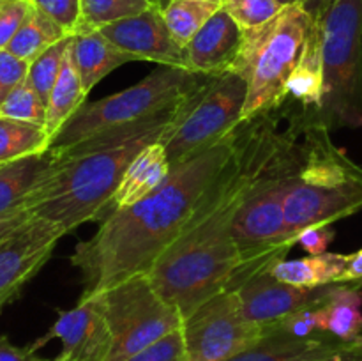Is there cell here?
Returning <instances> with one entry per match:
<instances>
[{
	"label": "cell",
	"mask_w": 362,
	"mask_h": 361,
	"mask_svg": "<svg viewBox=\"0 0 362 361\" xmlns=\"http://www.w3.org/2000/svg\"><path fill=\"white\" fill-rule=\"evenodd\" d=\"M240 124L221 140L173 165L165 183L147 198L131 207L110 211L94 236L76 244L69 260L80 271L81 296H94L151 271L186 230L233 158Z\"/></svg>",
	"instance_id": "1"
},
{
	"label": "cell",
	"mask_w": 362,
	"mask_h": 361,
	"mask_svg": "<svg viewBox=\"0 0 362 361\" xmlns=\"http://www.w3.org/2000/svg\"><path fill=\"white\" fill-rule=\"evenodd\" d=\"M257 161L251 120L240 124L233 158L223 170L179 239L147 273L166 301L189 317L200 304L235 287L240 255L232 223L250 188Z\"/></svg>",
	"instance_id": "2"
},
{
	"label": "cell",
	"mask_w": 362,
	"mask_h": 361,
	"mask_svg": "<svg viewBox=\"0 0 362 361\" xmlns=\"http://www.w3.org/2000/svg\"><path fill=\"white\" fill-rule=\"evenodd\" d=\"M180 103V101H179ZM179 103L151 117L95 133L55 154L23 207L66 232L101 222L138 152L163 140Z\"/></svg>",
	"instance_id": "3"
},
{
	"label": "cell",
	"mask_w": 362,
	"mask_h": 361,
	"mask_svg": "<svg viewBox=\"0 0 362 361\" xmlns=\"http://www.w3.org/2000/svg\"><path fill=\"white\" fill-rule=\"evenodd\" d=\"M269 115L251 119L257 161L253 179L232 223L233 241L240 255L235 285L269 269L290 250L285 244V197L296 165V140L293 130L278 131Z\"/></svg>",
	"instance_id": "4"
},
{
	"label": "cell",
	"mask_w": 362,
	"mask_h": 361,
	"mask_svg": "<svg viewBox=\"0 0 362 361\" xmlns=\"http://www.w3.org/2000/svg\"><path fill=\"white\" fill-rule=\"evenodd\" d=\"M331 131L303 119L293 131L296 165L285 197L286 248L311 227L332 223L362 209V166L332 144Z\"/></svg>",
	"instance_id": "5"
},
{
	"label": "cell",
	"mask_w": 362,
	"mask_h": 361,
	"mask_svg": "<svg viewBox=\"0 0 362 361\" xmlns=\"http://www.w3.org/2000/svg\"><path fill=\"white\" fill-rule=\"evenodd\" d=\"M322 45L324 91L308 122L334 131L362 126V0H313Z\"/></svg>",
	"instance_id": "6"
},
{
	"label": "cell",
	"mask_w": 362,
	"mask_h": 361,
	"mask_svg": "<svg viewBox=\"0 0 362 361\" xmlns=\"http://www.w3.org/2000/svg\"><path fill=\"white\" fill-rule=\"evenodd\" d=\"M313 11L304 4L286 6L264 25L244 30L232 69L247 84L244 120L267 115L288 99L286 85L313 27Z\"/></svg>",
	"instance_id": "7"
},
{
	"label": "cell",
	"mask_w": 362,
	"mask_h": 361,
	"mask_svg": "<svg viewBox=\"0 0 362 361\" xmlns=\"http://www.w3.org/2000/svg\"><path fill=\"white\" fill-rule=\"evenodd\" d=\"M247 84L235 71L204 74L180 99L163 134L170 165H177L200 149L221 140L243 122Z\"/></svg>",
	"instance_id": "8"
},
{
	"label": "cell",
	"mask_w": 362,
	"mask_h": 361,
	"mask_svg": "<svg viewBox=\"0 0 362 361\" xmlns=\"http://www.w3.org/2000/svg\"><path fill=\"white\" fill-rule=\"evenodd\" d=\"M204 74L191 73L179 67L159 66L151 74L113 96L85 103L53 138L49 149L64 151L95 133L136 122L168 106L177 105Z\"/></svg>",
	"instance_id": "9"
},
{
	"label": "cell",
	"mask_w": 362,
	"mask_h": 361,
	"mask_svg": "<svg viewBox=\"0 0 362 361\" xmlns=\"http://www.w3.org/2000/svg\"><path fill=\"white\" fill-rule=\"evenodd\" d=\"M113 335L110 361H119L182 329L184 319L148 275H134L98 292Z\"/></svg>",
	"instance_id": "10"
},
{
	"label": "cell",
	"mask_w": 362,
	"mask_h": 361,
	"mask_svg": "<svg viewBox=\"0 0 362 361\" xmlns=\"http://www.w3.org/2000/svg\"><path fill=\"white\" fill-rule=\"evenodd\" d=\"M267 333L244 317L232 289L223 290L184 319V361H228Z\"/></svg>",
	"instance_id": "11"
},
{
	"label": "cell",
	"mask_w": 362,
	"mask_h": 361,
	"mask_svg": "<svg viewBox=\"0 0 362 361\" xmlns=\"http://www.w3.org/2000/svg\"><path fill=\"white\" fill-rule=\"evenodd\" d=\"M53 338L62 342L53 361H110L113 335L101 296H81L76 306L57 311V321L45 336L32 343V350L37 353Z\"/></svg>",
	"instance_id": "12"
},
{
	"label": "cell",
	"mask_w": 362,
	"mask_h": 361,
	"mask_svg": "<svg viewBox=\"0 0 362 361\" xmlns=\"http://www.w3.org/2000/svg\"><path fill=\"white\" fill-rule=\"evenodd\" d=\"M66 230L32 214L0 243V297H14L48 262Z\"/></svg>",
	"instance_id": "13"
},
{
	"label": "cell",
	"mask_w": 362,
	"mask_h": 361,
	"mask_svg": "<svg viewBox=\"0 0 362 361\" xmlns=\"http://www.w3.org/2000/svg\"><path fill=\"white\" fill-rule=\"evenodd\" d=\"M332 287L334 283L317 289H300L274 278L264 269L247 276L232 290L239 299L244 317L269 328L306 308L320 306L329 297Z\"/></svg>",
	"instance_id": "14"
},
{
	"label": "cell",
	"mask_w": 362,
	"mask_h": 361,
	"mask_svg": "<svg viewBox=\"0 0 362 361\" xmlns=\"http://www.w3.org/2000/svg\"><path fill=\"white\" fill-rule=\"evenodd\" d=\"M99 32L122 52L134 57V60H148L159 66L187 69L186 50L170 32L161 7L151 6L144 13L99 28Z\"/></svg>",
	"instance_id": "15"
},
{
	"label": "cell",
	"mask_w": 362,
	"mask_h": 361,
	"mask_svg": "<svg viewBox=\"0 0 362 361\" xmlns=\"http://www.w3.org/2000/svg\"><path fill=\"white\" fill-rule=\"evenodd\" d=\"M243 28L221 7L184 48L187 71L198 74L230 71L243 45Z\"/></svg>",
	"instance_id": "16"
},
{
	"label": "cell",
	"mask_w": 362,
	"mask_h": 361,
	"mask_svg": "<svg viewBox=\"0 0 362 361\" xmlns=\"http://www.w3.org/2000/svg\"><path fill=\"white\" fill-rule=\"evenodd\" d=\"M346 342L329 333L315 336H296L278 326H269L267 333L255 345L228 361H310L338 353Z\"/></svg>",
	"instance_id": "17"
},
{
	"label": "cell",
	"mask_w": 362,
	"mask_h": 361,
	"mask_svg": "<svg viewBox=\"0 0 362 361\" xmlns=\"http://www.w3.org/2000/svg\"><path fill=\"white\" fill-rule=\"evenodd\" d=\"M172 172V165L161 142L147 145L131 161L113 195L110 211L126 209L154 193ZM108 211V212H110Z\"/></svg>",
	"instance_id": "18"
},
{
	"label": "cell",
	"mask_w": 362,
	"mask_h": 361,
	"mask_svg": "<svg viewBox=\"0 0 362 361\" xmlns=\"http://www.w3.org/2000/svg\"><path fill=\"white\" fill-rule=\"evenodd\" d=\"M71 50H73L74 64H76L78 74L87 94L112 71L134 60V57L122 52L99 30L74 34Z\"/></svg>",
	"instance_id": "19"
},
{
	"label": "cell",
	"mask_w": 362,
	"mask_h": 361,
	"mask_svg": "<svg viewBox=\"0 0 362 361\" xmlns=\"http://www.w3.org/2000/svg\"><path fill=\"white\" fill-rule=\"evenodd\" d=\"M350 255L325 251L320 255L286 260L279 258L267 269L274 278L300 289H317V287L341 283L343 273L349 265Z\"/></svg>",
	"instance_id": "20"
},
{
	"label": "cell",
	"mask_w": 362,
	"mask_h": 361,
	"mask_svg": "<svg viewBox=\"0 0 362 361\" xmlns=\"http://www.w3.org/2000/svg\"><path fill=\"white\" fill-rule=\"evenodd\" d=\"M362 285L334 283L327 299L318 306L320 329L341 342H354L362 331Z\"/></svg>",
	"instance_id": "21"
},
{
	"label": "cell",
	"mask_w": 362,
	"mask_h": 361,
	"mask_svg": "<svg viewBox=\"0 0 362 361\" xmlns=\"http://www.w3.org/2000/svg\"><path fill=\"white\" fill-rule=\"evenodd\" d=\"M53 158L55 154L48 149L0 165V216L25 209V200L49 168Z\"/></svg>",
	"instance_id": "22"
},
{
	"label": "cell",
	"mask_w": 362,
	"mask_h": 361,
	"mask_svg": "<svg viewBox=\"0 0 362 361\" xmlns=\"http://www.w3.org/2000/svg\"><path fill=\"white\" fill-rule=\"evenodd\" d=\"M71 41H73V35H71ZM87 96L88 94L80 80V74H78L76 64L73 59V50L69 45L66 57H64L62 69H60L59 78H57L55 85L48 96V103H46L45 130L49 137V144L57 137V133L62 130L64 124L85 105Z\"/></svg>",
	"instance_id": "23"
},
{
	"label": "cell",
	"mask_w": 362,
	"mask_h": 361,
	"mask_svg": "<svg viewBox=\"0 0 362 361\" xmlns=\"http://www.w3.org/2000/svg\"><path fill=\"white\" fill-rule=\"evenodd\" d=\"M315 16V14H313ZM324 91V69H322V45L317 18L313 21L306 46L299 62L286 85L288 98L300 103L304 113H313L318 108Z\"/></svg>",
	"instance_id": "24"
},
{
	"label": "cell",
	"mask_w": 362,
	"mask_h": 361,
	"mask_svg": "<svg viewBox=\"0 0 362 361\" xmlns=\"http://www.w3.org/2000/svg\"><path fill=\"white\" fill-rule=\"evenodd\" d=\"M67 35L69 34L59 23H55L52 18H48L45 13H41V11L32 6L30 14H28L27 20L23 21V25H21L20 30L16 32V35H14L13 41L9 42L6 50L13 53L14 57H18V59L30 64L41 53H45L46 50L52 48L53 45L62 41Z\"/></svg>",
	"instance_id": "25"
},
{
	"label": "cell",
	"mask_w": 362,
	"mask_h": 361,
	"mask_svg": "<svg viewBox=\"0 0 362 361\" xmlns=\"http://www.w3.org/2000/svg\"><path fill=\"white\" fill-rule=\"evenodd\" d=\"M221 7V0H170L161 7V14L175 41L186 48Z\"/></svg>",
	"instance_id": "26"
},
{
	"label": "cell",
	"mask_w": 362,
	"mask_h": 361,
	"mask_svg": "<svg viewBox=\"0 0 362 361\" xmlns=\"http://www.w3.org/2000/svg\"><path fill=\"white\" fill-rule=\"evenodd\" d=\"M49 149V137L37 124L0 117V165Z\"/></svg>",
	"instance_id": "27"
},
{
	"label": "cell",
	"mask_w": 362,
	"mask_h": 361,
	"mask_svg": "<svg viewBox=\"0 0 362 361\" xmlns=\"http://www.w3.org/2000/svg\"><path fill=\"white\" fill-rule=\"evenodd\" d=\"M151 6H154L151 0H81V21L76 34L99 30L124 18L144 13Z\"/></svg>",
	"instance_id": "28"
},
{
	"label": "cell",
	"mask_w": 362,
	"mask_h": 361,
	"mask_svg": "<svg viewBox=\"0 0 362 361\" xmlns=\"http://www.w3.org/2000/svg\"><path fill=\"white\" fill-rule=\"evenodd\" d=\"M71 45V35L64 38L52 48L46 50L45 53L37 57L34 62L28 64L27 81L35 92L42 98V101L48 103V96L59 78L60 69H62L64 57H66L67 48Z\"/></svg>",
	"instance_id": "29"
},
{
	"label": "cell",
	"mask_w": 362,
	"mask_h": 361,
	"mask_svg": "<svg viewBox=\"0 0 362 361\" xmlns=\"http://www.w3.org/2000/svg\"><path fill=\"white\" fill-rule=\"evenodd\" d=\"M0 117L6 119L20 120V122L37 124L45 127L46 124V103L42 101L41 96L28 85L25 80L23 84L18 85L9 98L0 106Z\"/></svg>",
	"instance_id": "30"
},
{
	"label": "cell",
	"mask_w": 362,
	"mask_h": 361,
	"mask_svg": "<svg viewBox=\"0 0 362 361\" xmlns=\"http://www.w3.org/2000/svg\"><path fill=\"white\" fill-rule=\"evenodd\" d=\"M221 6L243 30L267 23L283 9L276 0H221Z\"/></svg>",
	"instance_id": "31"
},
{
	"label": "cell",
	"mask_w": 362,
	"mask_h": 361,
	"mask_svg": "<svg viewBox=\"0 0 362 361\" xmlns=\"http://www.w3.org/2000/svg\"><path fill=\"white\" fill-rule=\"evenodd\" d=\"M37 11L52 18L69 35L76 34L81 21V0H30Z\"/></svg>",
	"instance_id": "32"
},
{
	"label": "cell",
	"mask_w": 362,
	"mask_h": 361,
	"mask_svg": "<svg viewBox=\"0 0 362 361\" xmlns=\"http://www.w3.org/2000/svg\"><path fill=\"white\" fill-rule=\"evenodd\" d=\"M32 11L30 0L0 2V50H6Z\"/></svg>",
	"instance_id": "33"
},
{
	"label": "cell",
	"mask_w": 362,
	"mask_h": 361,
	"mask_svg": "<svg viewBox=\"0 0 362 361\" xmlns=\"http://www.w3.org/2000/svg\"><path fill=\"white\" fill-rule=\"evenodd\" d=\"M119 361H184L182 329L165 336L154 345Z\"/></svg>",
	"instance_id": "34"
},
{
	"label": "cell",
	"mask_w": 362,
	"mask_h": 361,
	"mask_svg": "<svg viewBox=\"0 0 362 361\" xmlns=\"http://www.w3.org/2000/svg\"><path fill=\"white\" fill-rule=\"evenodd\" d=\"M28 62L18 59L7 50H0V106L11 92L27 80Z\"/></svg>",
	"instance_id": "35"
},
{
	"label": "cell",
	"mask_w": 362,
	"mask_h": 361,
	"mask_svg": "<svg viewBox=\"0 0 362 361\" xmlns=\"http://www.w3.org/2000/svg\"><path fill=\"white\" fill-rule=\"evenodd\" d=\"M334 241V230L332 227H311L303 230L297 236L296 244H299L308 255H320L329 250V244Z\"/></svg>",
	"instance_id": "36"
},
{
	"label": "cell",
	"mask_w": 362,
	"mask_h": 361,
	"mask_svg": "<svg viewBox=\"0 0 362 361\" xmlns=\"http://www.w3.org/2000/svg\"><path fill=\"white\" fill-rule=\"evenodd\" d=\"M0 361H52L39 357L30 345L18 347L7 338L6 335L0 336Z\"/></svg>",
	"instance_id": "37"
},
{
	"label": "cell",
	"mask_w": 362,
	"mask_h": 361,
	"mask_svg": "<svg viewBox=\"0 0 362 361\" xmlns=\"http://www.w3.org/2000/svg\"><path fill=\"white\" fill-rule=\"evenodd\" d=\"M32 212L27 211V209H18V211L9 212V214L0 216V243H2L13 230H16L21 223L27 222Z\"/></svg>",
	"instance_id": "38"
},
{
	"label": "cell",
	"mask_w": 362,
	"mask_h": 361,
	"mask_svg": "<svg viewBox=\"0 0 362 361\" xmlns=\"http://www.w3.org/2000/svg\"><path fill=\"white\" fill-rule=\"evenodd\" d=\"M341 283H356V285H362V250L356 251V253H350V260L345 273H343Z\"/></svg>",
	"instance_id": "39"
},
{
	"label": "cell",
	"mask_w": 362,
	"mask_h": 361,
	"mask_svg": "<svg viewBox=\"0 0 362 361\" xmlns=\"http://www.w3.org/2000/svg\"><path fill=\"white\" fill-rule=\"evenodd\" d=\"M310 361H352V353H350V342L343 347L338 353L331 354V356L318 357V360H310Z\"/></svg>",
	"instance_id": "40"
},
{
	"label": "cell",
	"mask_w": 362,
	"mask_h": 361,
	"mask_svg": "<svg viewBox=\"0 0 362 361\" xmlns=\"http://www.w3.org/2000/svg\"><path fill=\"white\" fill-rule=\"evenodd\" d=\"M350 353H352V361H362V331L354 342H350Z\"/></svg>",
	"instance_id": "41"
},
{
	"label": "cell",
	"mask_w": 362,
	"mask_h": 361,
	"mask_svg": "<svg viewBox=\"0 0 362 361\" xmlns=\"http://www.w3.org/2000/svg\"><path fill=\"white\" fill-rule=\"evenodd\" d=\"M276 2H278L281 7H286V6H296V4H304V6H308V4L313 2V0H276Z\"/></svg>",
	"instance_id": "42"
},
{
	"label": "cell",
	"mask_w": 362,
	"mask_h": 361,
	"mask_svg": "<svg viewBox=\"0 0 362 361\" xmlns=\"http://www.w3.org/2000/svg\"><path fill=\"white\" fill-rule=\"evenodd\" d=\"M13 299H9V297H0V311L4 310V306H6L7 303H11Z\"/></svg>",
	"instance_id": "43"
},
{
	"label": "cell",
	"mask_w": 362,
	"mask_h": 361,
	"mask_svg": "<svg viewBox=\"0 0 362 361\" xmlns=\"http://www.w3.org/2000/svg\"><path fill=\"white\" fill-rule=\"evenodd\" d=\"M168 2H170V0H158V6L163 7V6H165V4H168Z\"/></svg>",
	"instance_id": "44"
},
{
	"label": "cell",
	"mask_w": 362,
	"mask_h": 361,
	"mask_svg": "<svg viewBox=\"0 0 362 361\" xmlns=\"http://www.w3.org/2000/svg\"><path fill=\"white\" fill-rule=\"evenodd\" d=\"M151 2L154 4V6H158V0H151ZM158 7H159V6H158Z\"/></svg>",
	"instance_id": "45"
},
{
	"label": "cell",
	"mask_w": 362,
	"mask_h": 361,
	"mask_svg": "<svg viewBox=\"0 0 362 361\" xmlns=\"http://www.w3.org/2000/svg\"><path fill=\"white\" fill-rule=\"evenodd\" d=\"M0 2H2V0H0Z\"/></svg>",
	"instance_id": "46"
},
{
	"label": "cell",
	"mask_w": 362,
	"mask_h": 361,
	"mask_svg": "<svg viewBox=\"0 0 362 361\" xmlns=\"http://www.w3.org/2000/svg\"><path fill=\"white\" fill-rule=\"evenodd\" d=\"M2 2H4V0H2Z\"/></svg>",
	"instance_id": "47"
},
{
	"label": "cell",
	"mask_w": 362,
	"mask_h": 361,
	"mask_svg": "<svg viewBox=\"0 0 362 361\" xmlns=\"http://www.w3.org/2000/svg\"><path fill=\"white\" fill-rule=\"evenodd\" d=\"M52 361H53V360H52Z\"/></svg>",
	"instance_id": "48"
}]
</instances>
